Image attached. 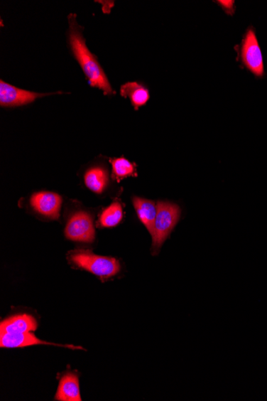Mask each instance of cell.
Instances as JSON below:
<instances>
[{"label":"cell","mask_w":267,"mask_h":401,"mask_svg":"<svg viewBox=\"0 0 267 401\" xmlns=\"http://www.w3.org/2000/svg\"><path fill=\"white\" fill-rule=\"evenodd\" d=\"M76 18V14L68 16L67 43L70 50L84 72L89 85L99 88L104 95H116L97 57L88 49L82 35L84 28L78 24Z\"/></svg>","instance_id":"cell-1"},{"label":"cell","mask_w":267,"mask_h":401,"mask_svg":"<svg viewBox=\"0 0 267 401\" xmlns=\"http://www.w3.org/2000/svg\"><path fill=\"white\" fill-rule=\"evenodd\" d=\"M68 258L81 269L93 273L102 279L117 275L121 269L116 258L97 256L90 251L75 250L69 253Z\"/></svg>","instance_id":"cell-2"},{"label":"cell","mask_w":267,"mask_h":401,"mask_svg":"<svg viewBox=\"0 0 267 401\" xmlns=\"http://www.w3.org/2000/svg\"><path fill=\"white\" fill-rule=\"evenodd\" d=\"M157 209L153 232L151 234L153 255L160 251L165 240L179 222L181 215L180 208L169 202H158Z\"/></svg>","instance_id":"cell-3"},{"label":"cell","mask_w":267,"mask_h":401,"mask_svg":"<svg viewBox=\"0 0 267 401\" xmlns=\"http://www.w3.org/2000/svg\"><path fill=\"white\" fill-rule=\"evenodd\" d=\"M236 49L241 65L257 78H263L265 75L263 57L254 28L246 30L239 48Z\"/></svg>","instance_id":"cell-4"},{"label":"cell","mask_w":267,"mask_h":401,"mask_svg":"<svg viewBox=\"0 0 267 401\" xmlns=\"http://www.w3.org/2000/svg\"><path fill=\"white\" fill-rule=\"evenodd\" d=\"M62 92L53 93H39L23 90L0 80V106L2 107H16L28 105L37 99L48 95L62 94Z\"/></svg>","instance_id":"cell-5"},{"label":"cell","mask_w":267,"mask_h":401,"mask_svg":"<svg viewBox=\"0 0 267 401\" xmlns=\"http://www.w3.org/2000/svg\"><path fill=\"white\" fill-rule=\"evenodd\" d=\"M65 235L69 240L91 243L95 237L91 215L84 212L75 213L67 221Z\"/></svg>","instance_id":"cell-6"},{"label":"cell","mask_w":267,"mask_h":401,"mask_svg":"<svg viewBox=\"0 0 267 401\" xmlns=\"http://www.w3.org/2000/svg\"><path fill=\"white\" fill-rule=\"evenodd\" d=\"M30 202L40 214L53 220L59 218L62 205L60 195L49 192L37 193L31 196Z\"/></svg>","instance_id":"cell-7"},{"label":"cell","mask_w":267,"mask_h":401,"mask_svg":"<svg viewBox=\"0 0 267 401\" xmlns=\"http://www.w3.org/2000/svg\"><path fill=\"white\" fill-rule=\"evenodd\" d=\"M38 345H53L60 347H66L72 349H84L81 347L73 346H60L56 343L43 341L31 333L18 334H0V347L14 348H23Z\"/></svg>","instance_id":"cell-8"},{"label":"cell","mask_w":267,"mask_h":401,"mask_svg":"<svg viewBox=\"0 0 267 401\" xmlns=\"http://www.w3.org/2000/svg\"><path fill=\"white\" fill-rule=\"evenodd\" d=\"M38 327L33 316L23 314L8 318L1 322V334H18L31 333Z\"/></svg>","instance_id":"cell-9"},{"label":"cell","mask_w":267,"mask_h":401,"mask_svg":"<svg viewBox=\"0 0 267 401\" xmlns=\"http://www.w3.org/2000/svg\"><path fill=\"white\" fill-rule=\"evenodd\" d=\"M120 95L129 99L136 111L144 106L150 100L148 88L139 82H127L120 87Z\"/></svg>","instance_id":"cell-10"},{"label":"cell","mask_w":267,"mask_h":401,"mask_svg":"<svg viewBox=\"0 0 267 401\" xmlns=\"http://www.w3.org/2000/svg\"><path fill=\"white\" fill-rule=\"evenodd\" d=\"M133 205L135 206L139 220L151 235L153 232L158 211L156 203L152 200L134 197Z\"/></svg>","instance_id":"cell-11"},{"label":"cell","mask_w":267,"mask_h":401,"mask_svg":"<svg viewBox=\"0 0 267 401\" xmlns=\"http://www.w3.org/2000/svg\"><path fill=\"white\" fill-rule=\"evenodd\" d=\"M55 399L62 401H80V384L77 375L69 373L62 377Z\"/></svg>","instance_id":"cell-12"},{"label":"cell","mask_w":267,"mask_h":401,"mask_svg":"<svg viewBox=\"0 0 267 401\" xmlns=\"http://www.w3.org/2000/svg\"><path fill=\"white\" fill-rule=\"evenodd\" d=\"M108 182H109L108 171L102 167H94L88 169L85 175L86 186L95 193H103Z\"/></svg>","instance_id":"cell-13"},{"label":"cell","mask_w":267,"mask_h":401,"mask_svg":"<svg viewBox=\"0 0 267 401\" xmlns=\"http://www.w3.org/2000/svg\"><path fill=\"white\" fill-rule=\"evenodd\" d=\"M112 166V177L118 183L129 176H137L136 164L124 157L110 159Z\"/></svg>","instance_id":"cell-14"},{"label":"cell","mask_w":267,"mask_h":401,"mask_svg":"<svg viewBox=\"0 0 267 401\" xmlns=\"http://www.w3.org/2000/svg\"><path fill=\"white\" fill-rule=\"evenodd\" d=\"M123 207L119 201L113 202L99 216V225L104 228L116 227L123 220Z\"/></svg>","instance_id":"cell-15"},{"label":"cell","mask_w":267,"mask_h":401,"mask_svg":"<svg viewBox=\"0 0 267 401\" xmlns=\"http://www.w3.org/2000/svg\"><path fill=\"white\" fill-rule=\"evenodd\" d=\"M217 3L220 7L224 10L226 14L229 16H233L235 12V6L234 1H217Z\"/></svg>","instance_id":"cell-16"}]
</instances>
